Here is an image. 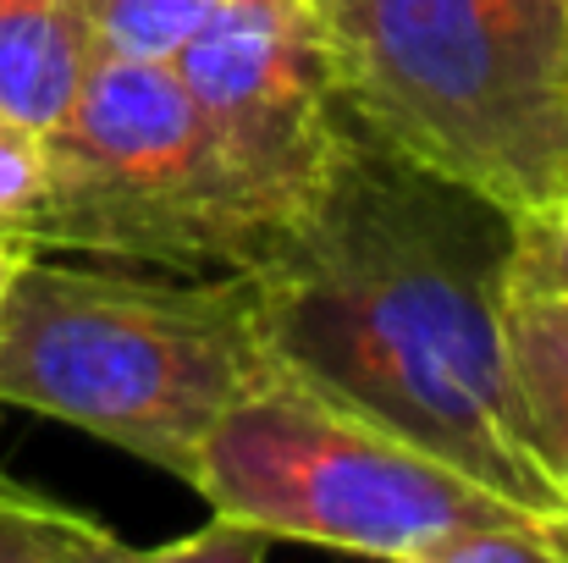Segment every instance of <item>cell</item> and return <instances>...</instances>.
<instances>
[{
	"mask_svg": "<svg viewBox=\"0 0 568 563\" xmlns=\"http://www.w3.org/2000/svg\"><path fill=\"white\" fill-rule=\"evenodd\" d=\"M248 282L282 375L568 520L508 360L514 210L419 167L348 111L315 193Z\"/></svg>",
	"mask_w": 568,
	"mask_h": 563,
	"instance_id": "obj_1",
	"label": "cell"
},
{
	"mask_svg": "<svg viewBox=\"0 0 568 563\" xmlns=\"http://www.w3.org/2000/svg\"><path fill=\"white\" fill-rule=\"evenodd\" d=\"M276 371L248 271L11 254L0 282V403L199 475L215 420Z\"/></svg>",
	"mask_w": 568,
	"mask_h": 563,
	"instance_id": "obj_2",
	"label": "cell"
},
{
	"mask_svg": "<svg viewBox=\"0 0 568 563\" xmlns=\"http://www.w3.org/2000/svg\"><path fill=\"white\" fill-rule=\"evenodd\" d=\"M348 111L419 167L568 199V0H321Z\"/></svg>",
	"mask_w": 568,
	"mask_h": 563,
	"instance_id": "obj_3",
	"label": "cell"
},
{
	"mask_svg": "<svg viewBox=\"0 0 568 563\" xmlns=\"http://www.w3.org/2000/svg\"><path fill=\"white\" fill-rule=\"evenodd\" d=\"M276 210L232 172L172 61L94 56L44 128V193L22 254H83L161 271H254Z\"/></svg>",
	"mask_w": 568,
	"mask_h": 563,
	"instance_id": "obj_4",
	"label": "cell"
},
{
	"mask_svg": "<svg viewBox=\"0 0 568 563\" xmlns=\"http://www.w3.org/2000/svg\"><path fill=\"white\" fill-rule=\"evenodd\" d=\"M193 492L210 514L254 525L271 542H321L403 563H442L453 536L525 514V503L282 371L254 381L215 420Z\"/></svg>",
	"mask_w": 568,
	"mask_h": 563,
	"instance_id": "obj_5",
	"label": "cell"
},
{
	"mask_svg": "<svg viewBox=\"0 0 568 563\" xmlns=\"http://www.w3.org/2000/svg\"><path fill=\"white\" fill-rule=\"evenodd\" d=\"M172 67L232 172L287 227L348 128L321 0H215Z\"/></svg>",
	"mask_w": 568,
	"mask_h": 563,
	"instance_id": "obj_6",
	"label": "cell"
},
{
	"mask_svg": "<svg viewBox=\"0 0 568 563\" xmlns=\"http://www.w3.org/2000/svg\"><path fill=\"white\" fill-rule=\"evenodd\" d=\"M94 56L83 0H0V117L33 133L55 128Z\"/></svg>",
	"mask_w": 568,
	"mask_h": 563,
	"instance_id": "obj_7",
	"label": "cell"
},
{
	"mask_svg": "<svg viewBox=\"0 0 568 563\" xmlns=\"http://www.w3.org/2000/svg\"><path fill=\"white\" fill-rule=\"evenodd\" d=\"M508 360L536 453L568 503V299L508 293Z\"/></svg>",
	"mask_w": 568,
	"mask_h": 563,
	"instance_id": "obj_8",
	"label": "cell"
},
{
	"mask_svg": "<svg viewBox=\"0 0 568 563\" xmlns=\"http://www.w3.org/2000/svg\"><path fill=\"white\" fill-rule=\"evenodd\" d=\"M144 559L100 520L61 509L0 475V563H128Z\"/></svg>",
	"mask_w": 568,
	"mask_h": 563,
	"instance_id": "obj_9",
	"label": "cell"
},
{
	"mask_svg": "<svg viewBox=\"0 0 568 563\" xmlns=\"http://www.w3.org/2000/svg\"><path fill=\"white\" fill-rule=\"evenodd\" d=\"M94 50L128 61H178L215 0H83Z\"/></svg>",
	"mask_w": 568,
	"mask_h": 563,
	"instance_id": "obj_10",
	"label": "cell"
},
{
	"mask_svg": "<svg viewBox=\"0 0 568 563\" xmlns=\"http://www.w3.org/2000/svg\"><path fill=\"white\" fill-rule=\"evenodd\" d=\"M514 293L568 299V199L514 210Z\"/></svg>",
	"mask_w": 568,
	"mask_h": 563,
	"instance_id": "obj_11",
	"label": "cell"
},
{
	"mask_svg": "<svg viewBox=\"0 0 568 563\" xmlns=\"http://www.w3.org/2000/svg\"><path fill=\"white\" fill-rule=\"evenodd\" d=\"M39 193H44V133L0 117V249L22 254V232Z\"/></svg>",
	"mask_w": 568,
	"mask_h": 563,
	"instance_id": "obj_12",
	"label": "cell"
},
{
	"mask_svg": "<svg viewBox=\"0 0 568 563\" xmlns=\"http://www.w3.org/2000/svg\"><path fill=\"white\" fill-rule=\"evenodd\" d=\"M271 547V536L265 531H254V525H237V520H210L204 531H193L183 542H166V547H150L144 559H260Z\"/></svg>",
	"mask_w": 568,
	"mask_h": 563,
	"instance_id": "obj_13",
	"label": "cell"
},
{
	"mask_svg": "<svg viewBox=\"0 0 568 563\" xmlns=\"http://www.w3.org/2000/svg\"><path fill=\"white\" fill-rule=\"evenodd\" d=\"M6 265H11V249H0V282H6Z\"/></svg>",
	"mask_w": 568,
	"mask_h": 563,
	"instance_id": "obj_14",
	"label": "cell"
}]
</instances>
